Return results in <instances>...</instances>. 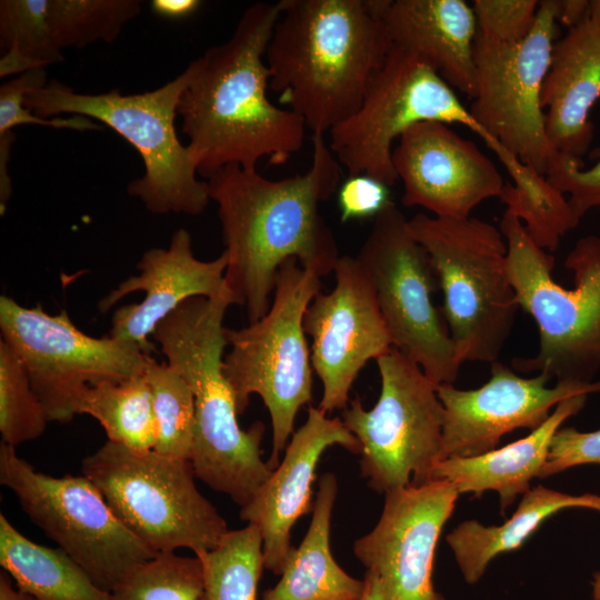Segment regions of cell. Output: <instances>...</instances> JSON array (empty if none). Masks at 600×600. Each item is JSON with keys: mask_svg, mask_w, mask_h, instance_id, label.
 <instances>
[{"mask_svg": "<svg viewBox=\"0 0 600 600\" xmlns=\"http://www.w3.org/2000/svg\"><path fill=\"white\" fill-rule=\"evenodd\" d=\"M311 166L302 174L271 180L257 169L230 164L207 178L228 257L224 286L249 323L268 312L287 259L296 258L321 278L333 272L340 258L319 204L338 190L341 166L324 134H311Z\"/></svg>", "mask_w": 600, "mask_h": 600, "instance_id": "1", "label": "cell"}, {"mask_svg": "<svg viewBox=\"0 0 600 600\" xmlns=\"http://www.w3.org/2000/svg\"><path fill=\"white\" fill-rule=\"evenodd\" d=\"M281 3L257 2L241 14L231 37L197 58V72L182 93L178 116L198 174L209 178L260 160L281 166L304 141L306 123L268 97L266 51Z\"/></svg>", "mask_w": 600, "mask_h": 600, "instance_id": "2", "label": "cell"}, {"mask_svg": "<svg viewBox=\"0 0 600 600\" xmlns=\"http://www.w3.org/2000/svg\"><path fill=\"white\" fill-rule=\"evenodd\" d=\"M266 51L269 89L312 134L353 114L391 48L390 0H280Z\"/></svg>", "mask_w": 600, "mask_h": 600, "instance_id": "3", "label": "cell"}, {"mask_svg": "<svg viewBox=\"0 0 600 600\" xmlns=\"http://www.w3.org/2000/svg\"><path fill=\"white\" fill-rule=\"evenodd\" d=\"M231 304L227 293L190 298L157 326L152 337L167 363L184 378L194 394L190 462L196 477L242 508L273 470L261 458L266 426L257 421L247 430L240 428L236 401L223 373V319Z\"/></svg>", "mask_w": 600, "mask_h": 600, "instance_id": "4", "label": "cell"}, {"mask_svg": "<svg viewBox=\"0 0 600 600\" xmlns=\"http://www.w3.org/2000/svg\"><path fill=\"white\" fill-rule=\"evenodd\" d=\"M500 231L507 243V271L519 307L534 320L539 348L516 358V370L546 374L557 382L591 383L600 371V237L580 238L564 259L574 287L552 278L554 258L506 211Z\"/></svg>", "mask_w": 600, "mask_h": 600, "instance_id": "5", "label": "cell"}, {"mask_svg": "<svg viewBox=\"0 0 600 600\" xmlns=\"http://www.w3.org/2000/svg\"><path fill=\"white\" fill-rule=\"evenodd\" d=\"M198 60L160 88L123 94L119 89L89 94L50 80L23 98V107L42 119L73 113L98 120L132 144L142 158L144 174L128 184V193L139 198L154 214L169 212L199 214L210 201L207 181L198 171L174 126L180 98L192 81Z\"/></svg>", "mask_w": 600, "mask_h": 600, "instance_id": "6", "label": "cell"}, {"mask_svg": "<svg viewBox=\"0 0 600 600\" xmlns=\"http://www.w3.org/2000/svg\"><path fill=\"white\" fill-rule=\"evenodd\" d=\"M443 293V314L462 362L498 361L519 303L507 271V243L493 224L469 217L408 219Z\"/></svg>", "mask_w": 600, "mask_h": 600, "instance_id": "7", "label": "cell"}, {"mask_svg": "<svg viewBox=\"0 0 600 600\" xmlns=\"http://www.w3.org/2000/svg\"><path fill=\"white\" fill-rule=\"evenodd\" d=\"M320 288L319 276L289 258L278 270L268 312L247 327L224 330L231 349L222 368L238 413L246 411L253 393L269 411L272 451L267 464L271 470L279 466L294 432L298 411L312 401L313 369L303 317Z\"/></svg>", "mask_w": 600, "mask_h": 600, "instance_id": "8", "label": "cell"}, {"mask_svg": "<svg viewBox=\"0 0 600 600\" xmlns=\"http://www.w3.org/2000/svg\"><path fill=\"white\" fill-rule=\"evenodd\" d=\"M81 471L121 522L157 553L209 551L229 531L198 490L190 460L107 441L82 460Z\"/></svg>", "mask_w": 600, "mask_h": 600, "instance_id": "9", "label": "cell"}, {"mask_svg": "<svg viewBox=\"0 0 600 600\" xmlns=\"http://www.w3.org/2000/svg\"><path fill=\"white\" fill-rule=\"evenodd\" d=\"M381 390L366 410L351 399L341 419L358 439L361 473L377 492L431 480L440 461L444 409L437 387L418 363L392 347L376 360Z\"/></svg>", "mask_w": 600, "mask_h": 600, "instance_id": "10", "label": "cell"}, {"mask_svg": "<svg viewBox=\"0 0 600 600\" xmlns=\"http://www.w3.org/2000/svg\"><path fill=\"white\" fill-rule=\"evenodd\" d=\"M0 482L29 519L107 592L158 554L121 522L84 476L46 474L1 442Z\"/></svg>", "mask_w": 600, "mask_h": 600, "instance_id": "11", "label": "cell"}, {"mask_svg": "<svg viewBox=\"0 0 600 600\" xmlns=\"http://www.w3.org/2000/svg\"><path fill=\"white\" fill-rule=\"evenodd\" d=\"M424 121L466 126L486 143L494 139L427 61L392 44L357 111L328 132V144L349 176L367 174L391 187L398 180L393 142Z\"/></svg>", "mask_w": 600, "mask_h": 600, "instance_id": "12", "label": "cell"}, {"mask_svg": "<svg viewBox=\"0 0 600 600\" xmlns=\"http://www.w3.org/2000/svg\"><path fill=\"white\" fill-rule=\"evenodd\" d=\"M357 258L371 278L392 346L436 384H453L463 362L432 302L438 279L394 203L374 218Z\"/></svg>", "mask_w": 600, "mask_h": 600, "instance_id": "13", "label": "cell"}, {"mask_svg": "<svg viewBox=\"0 0 600 600\" xmlns=\"http://www.w3.org/2000/svg\"><path fill=\"white\" fill-rule=\"evenodd\" d=\"M558 0L540 1L530 33L514 43L477 32L473 46L474 121L522 162L547 176L558 151L550 143L541 107V88L550 67Z\"/></svg>", "mask_w": 600, "mask_h": 600, "instance_id": "14", "label": "cell"}, {"mask_svg": "<svg viewBox=\"0 0 600 600\" xmlns=\"http://www.w3.org/2000/svg\"><path fill=\"white\" fill-rule=\"evenodd\" d=\"M1 339L22 359L49 421L67 423L77 393L88 384L142 376L150 354L136 344L78 329L68 312L47 313L41 304L20 306L0 297Z\"/></svg>", "mask_w": 600, "mask_h": 600, "instance_id": "15", "label": "cell"}, {"mask_svg": "<svg viewBox=\"0 0 600 600\" xmlns=\"http://www.w3.org/2000/svg\"><path fill=\"white\" fill-rule=\"evenodd\" d=\"M333 272V289L319 291L303 317L304 332L312 339V369L322 383L318 408L326 413L347 408L352 384L366 363L393 347L373 283L360 260L340 256Z\"/></svg>", "mask_w": 600, "mask_h": 600, "instance_id": "16", "label": "cell"}, {"mask_svg": "<svg viewBox=\"0 0 600 600\" xmlns=\"http://www.w3.org/2000/svg\"><path fill=\"white\" fill-rule=\"evenodd\" d=\"M458 497L446 480L384 493L376 527L353 543L357 559L380 579L384 600H447L434 589L433 563Z\"/></svg>", "mask_w": 600, "mask_h": 600, "instance_id": "17", "label": "cell"}, {"mask_svg": "<svg viewBox=\"0 0 600 600\" xmlns=\"http://www.w3.org/2000/svg\"><path fill=\"white\" fill-rule=\"evenodd\" d=\"M549 380L543 373L521 377L496 361L491 363L488 382L477 389L438 384L444 409L440 461L494 450L504 434L519 428L537 429L549 418L550 409L562 400L600 392V380L557 382L548 387Z\"/></svg>", "mask_w": 600, "mask_h": 600, "instance_id": "18", "label": "cell"}, {"mask_svg": "<svg viewBox=\"0 0 600 600\" xmlns=\"http://www.w3.org/2000/svg\"><path fill=\"white\" fill-rule=\"evenodd\" d=\"M403 184L401 202L434 217L466 219L504 186L494 162L449 124L424 121L409 128L392 151Z\"/></svg>", "mask_w": 600, "mask_h": 600, "instance_id": "19", "label": "cell"}, {"mask_svg": "<svg viewBox=\"0 0 600 600\" xmlns=\"http://www.w3.org/2000/svg\"><path fill=\"white\" fill-rule=\"evenodd\" d=\"M139 0H1L0 76L63 60L62 50L111 43L141 12Z\"/></svg>", "mask_w": 600, "mask_h": 600, "instance_id": "20", "label": "cell"}, {"mask_svg": "<svg viewBox=\"0 0 600 600\" xmlns=\"http://www.w3.org/2000/svg\"><path fill=\"white\" fill-rule=\"evenodd\" d=\"M227 264L224 251L210 261L197 259L191 234L184 228L178 229L168 248H152L142 254L137 263L139 274L127 278L99 301V310L107 312L130 293H146L141 302L113 311L109 336L136 344L151 356L154 346L149 336L182 302L193 297L218 298L228 292Z\"/></svg>", "mask_w": 600, "mask_h": 600, "instance_id": "21", "label": "cell"}, {"mask_svg": "<svg viewBox=\"0 0 600 600\" xmlns=\"http://www.w3.org/2000/svg\"><path fill=\"white\" fill-rule=\"evenodd\" d=\"M360 453L358 439L339 417L329 418L309 406L304 423L293 432L284 456L251 501L239 512L241 520L256 526L262 538L264 569L280 576L291 546V531L299 518L313 510L312 483L322 453L332 446Z\"/></svg>", "mask_w": 600, "mask_h": 600, "instance_id": "22", "label": "cell"}, {"mask_svg": "<svg viewBox=\"0 0 600 600\" xmlns=\"http://www.w3.org/2000/svg\"><path fill=\"white\" fill-rule=\"evenodd\" d=\"M600 100V24L587 16L554 43L541 88L552 147L579 160L593 139L590 111Z\"/></svg>", "mask_w": 600, "mask_h": 600, "instance_id": "23", "label": "cell"}, {"mask_svg": "<svg viewBox=\"0 0 600 600\" xmlns=\"http://www.w3.org/2000/svg\"><path fill=\"white\" fill-rule=\"evenodd\" d=\"M384 22L392 44L427 61L451 87L476 94L472 7L463 0H390Z\"/></svg>", "mask_w": 600, "mask_h": 600, "instance_id": "24", "label": "cell"}, {"mask_svg": "<svg viewBox=\"0 0 600 600\" xmlns=\"http://www.w3.org/2000/svg\"><path fill=\"white\" fill-rule=\"evenodd\" d=\"M588 394H578L559 402L549 418L527 437L502 448L472 457H451L437 462L431 480L451 482L461 493L480 498L484 491L498 492L500 512L530 490V481L538 478L544 466L551 440L560 426L577 414Z\"/></svg>", "mask_w": 600, "mask_h": 600, "instance_id": "25", "label": "cell"}, {"mask_svg": "<svg viewBox=\"0 0 600 600\" xmlns=\"http://www.w3.org/2000/svg\"><path fill=\"white\" fill-rule=\"evenodd\" d=\"M337 479L323 473L309 529L298 548L289 554L280 580L262 600H360L364 581L348 574L330 550V526L337 497Z\"/></svg>", "mask_w": 600, "mask_h": 600, "instance_id": "26", "label": "cell"}, {"mask_svg": "<svg viewBox=\"0 0 600 600\" xmlns=\"http://www.w3.org/2000/svg\"><path fill=\"white\" fill-rule=\"evenodd\" d=\"M569 508L600 511V496H573L537 486L522 494L517 510L502 524L484 526L467 520L459 523L446 541L464 581L474 584L496 557L519 549L544 520Z\"/></svg>", "mask_w": 600, "mask_h": 600, "instance_id": "27", "label": "cell"}, {"mask_svg": "<svg viewBox=\"0 0 600 600\" xmlns=\"http://www.w3.org/2000/svg\"><path fill=\"white\" fill-rule=\"evenodd\" d=\"M0 564L36 600H111L63 550L28 539L0 514Z\"/></svg>", "mask_w": 600, "mask_h": 600, "instance_id": "28", "label": "cell"}, {"mask_svg": "<svg viewBox=\"0 0 600 600\" xmlns=\"http://www.w3.org/2000/svg\"><path fill=\"white\" fill-rule=\"evenodd\" d=\"M487 146L512 179V183L504 182L499 196L507 207L506 211L522 222L539 248L554 251L566 233L579 224L580 216L547 176L522 162L497 140Z\"/></svg>", "mask_w": 600, "mask_h": 600, "instance_id": "29", "label": "cell"}, {"mask_svg": "<svg viewBox=\"0 0 600 600\" xmlns=\"http://www.w3.org/2000/svg\"><path fill=\"white\" fill-rule=\"evenodd\" d=\"M72 411L93 417L108 441L136 452L153 450L157 427L144 373L122 382L84 386L74 397Z\"/></svg>", "mask_w": 600, "mask_h": 600, "instance_id": "30", "label": "cell"}, {"mask_svg": "<svg viewBox=\"0 0 600 600\" xmlns=\"http://www.w3.org/2000/svg\"><path fill=\"white\" fill-rule=\"evenodd\" d=\"M194 556L203 569L199 600H257L264 564L262 538L256 526L229 530L213 549Z\"/></svg>", "mask_w": 600, "mask_h": 600, "instance_id": "31", "label": "cell"}, {"mask_svg": "<svg viewBox=\"0 0 600 600\" xmlns=\"http://www.w3.org/2000/svg\"><path fill=\"white\" fill-rule=\"evenodd\" d=\"M157 427L153 451L190 460L194 441V394L184 378L168 363L150 357L144 370Z\"/></svg>", "mask_w": 600, "mask_h": 600, "instance_id": "32", "label": "cell"}, {"mask_svg": "<svg viewBox=\"0 0 600 600\" xmlns=\"http://www.w3.org/2000/svg\"><path fill=\"white\" fill-rule=\"evenodd\" d=\"M200 559L161 552L132 569L110 592L111 600H199Z\"/></svg>", "mask_w": 600, "mask_h": 600, "instance_id": "33", "label": "cell"}, {"mask_svg": "<svg viewBox=\"0 0 600 600\" xmlns=\"http://www.w3.org/2000/svg\"><path fill=\"white\" fill-rule=\"evenodd\" d=\"M49 421L34 392L28 370L17 351L0 340L1 442L17 447L39 438Z\"/></svg>", "mask_w": 600, "mask_h": 600, "instance_id": "34", "label": "cell"}, {"mask_svg": "<svg viewBox=\"0 0 600 600\" xmlns=\"http://www.w3.org/2000/svg\"><path fill=\"white\" fill-rule=\"evenodd\" d=\"M48 83L46 68H36L2 83L0 87V134L12 131L18 124H43L56 129L101 130L102 127L83 116L42 119L23 107L27 93Z\"/></svg>", "mask_w": 600, "mask_h": 600, "instance_id": "35", "label": "cell"}, {"mask_svg": "<svg viewBox=\"0 0 600 600\" xmlns=\"http://www.w3.org/2000/svg\"><path fill=\"white\" fill-rule=\"evenodd\" d=\"M539 4L537 0H474L478 32L500 42H519L532 30Z\"/></svg>", "mask_w": 600, "mask_h": 600, "instance_id": "36", "label": "cell"}, {"mask_svg": "<svg viewBox=\"0 0 600 600\" xmlns=\"http://www.w3.org/2000/svg\"><path fill=\"white\" fill-rule=\"evenodd\" d=\"M548 180L562 193L582 218L589 210L600 208V150L592 167L583 169V161L561 154L551 161Z\"/></svg>", "mask_w": 600, "mask_h": 600, "instance_id": "37", "label": "cell"}, {"mask_svg": "<svg viewBox=\"0 0 600 600\" xmlns=\"http://www.w3.org/2000/svg\"><path fill=\"white\" fill-rule=\"evenodd\" d=\"M600 464V429L582 432L572 427L559 429L550 444L548 459L538 478L557 474L581 464Z\"/></svg>", "mask_w": 600, "mask_h": 600, "instance_id": "38", "label": "cell"}, {"mask_svg": "<svg viewBox=\"0 0 600 600\" xmlns=\"http://www.w3.org/2000/svg\"><path fill=\"white\" fill-rule=\"evenodd\" d=\"M337 191L342 223L376 218L393 203L389 186L367 174L348 176Z\"/></svg>", "mask_w": 600, "mask_h": 600, "instance_id": "39", "label": "cell"}, {"mask_svg": "<svg viewBox=\"0 0 600 600\" xmlns=\"http://www.w3.org/2000/svg\"><path fill=\"white\" fill-rule=\"evenodd\" d=\"M202 6L199 0H153L151 9L154 14L166 19H184L196 13Z\"/></svg>", "mask_w": 600, "mask_h": 600, "instance_id": "40", "label": "cell"}, {"mask_svg": "<svg viewBox=\"0 0 600 600\" xmlns=\"http://www.w3.org/2000/svg\"><path fill=\"white\" fill-rule=\"evenodd\" d=\"M590 1L564 0L559 1L558 21L569 28L581 22L589 13Z\"/></svg>", "mask_w": 600, "mask_h": 600, "instance_id": "41", "label": "cell"}, {"mask_svg": "<svg viewBox=\"0 0 600 600\" xmlns=\"http://www.w3.org/2000/svg\"><path fill=\"white\" fill-rule=\"evenodd\" d=\"M363 581L364 588L360 600H384L380 579L374 572L367 570Z\"/></svg>", "mask_w": 600, "mask_h": 600, "instance_id": "42", "label": "cell"}, {"mask_svg": "<svg viewBox=\"0 0 600 600\" xmlns=\"http://www.w3.org/2000/svg\"><path fill=\"white\" fill-rule=\"evenodd\" d=\"M0 600H36L31 596L14 588L8 573L0 574Z\"/></svg>", "mask_w": 600, "mask_h": 600, "instance_id": "43", "label": "cell"}, {"mask_svg": "<svg viewBox=\"0 0 600 600\" xmlns=\"http://www.w3.org/2000/svg\"><path fill=\"white\" fill-rule=\"evenodd\" d=\"M588 16L600 24V0L590 1Z\"/></svg>", "mask_w": 600, "mask_h": 600, "instance_id": "44", "label": "cell"}, {"mask_svg": "<svg viewBox=\"0 0 600 600\" xmlns=\"http://www.w3.org/2000/svg\"><path fill=\"white\" fill-rule=\"evenodd\" d=\"M592 586V600H600V572L593 573Z\"/></svg>", "mask_w": 600, "mask_h": 600, "instance_id": "45", "label": "cell"}]
</instances>
